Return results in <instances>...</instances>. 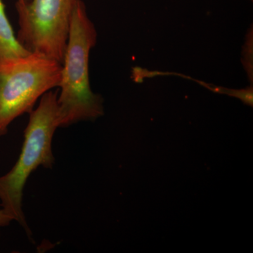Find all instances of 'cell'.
I'll list each match as a JSON object with an SVG mask.
<instances>
[{
	"instance_id": "cell-1",
	"label": "cell",
	"mask_w": 253,
	"mask_h": 253,
	"mask_svg": "<svg viewBox=\"0 0 253 253\" xmlns=\"http://www.w3.org/2000/svg\"><path fill=\"white\" fill-rule=\"evenodd\" d=\"M96 42L97 31L88 16L85 4L83 0H76L61 63L57 96L59 127L94 121L104 116V99L93 92L89 83V55Z\"/></svg>"
},
{
	"instance_id": "cell-2",
	"label": "cell",
	"mask_w": 253,
	"mask_h": 253,
	"mask_svg": "<svg viewBox=\"0 0 253 253\" xmlns=\"http://www.w3.org/2000/svg\"><path fill=\"white\" fill-rule=\"evenodd\" d=\"M57 96V92L48 91L41 98L38 107L29 113L18 160L9 172L0 176L1 208L30 238L32 233L23 210V191L28 178L38 168L54 166L53 138L59 127Z\"/></svg>"
},
{
	"instance_id": "cell-3",
	"label": "cell",
	"mask_w": 253,
	"mask_h": 253,
	"mask_svg": "<svg viewBox=\"0 0 253 253\" xmlns=\"http://www.w3.org/2000/svg\"><path fill=\"white\" fill-rule=\"evenodd\" d=\"M61 74V63L40 53L0 59V136L7 134L16 118L31 113L43 95L59 86Z\"/></svg>"
},
{
	"instance_id": "cell-4",
	"label": "cell",
	"mask_w": 253,
	"mask_h": 253,
	"mask_svg": "<svg viewBox=\"0 0 253 253\" xmlns=\"http://www.w3.org/2000/svg\"><path fill=\"white\" fill-rule=\"evenodd\" d=\"M76 0H31L16 3L18 41L28 51L62 63Z\"/></svg>"
},
{
	"instance_id": "cell-5",
	"label": "cell",
	"mask_w": 253,
	"mask_h": 253,
	"mask_svg": "<svg viewBox=\"0 0 253 253\" xmlns=\"http://www.w3.org/2000/svg\"><path fill=\"white\" fill-rule=\"evenodd\" d=\"M29 52L18 41L6 16L4 3L0 0V59L21 57Z\"/></svg>"
},
{
	"instance_id": "cell-6",
	"label": "cell",
	"mask_w": 253,
	"mask_h": 253,
	"mask_svg": "<svg viewBox=\"0 0 253 253\" xmlns=\"http://www.w3.org/2000/svg\"><path fill=\"white\" fill-rule=\"evenodd\" d=\"M199 83V84H202L205 87L213 92L226 94L229 96H232V97L237 98L241 100L244 104L248 105L251 107L253 106V84H251L244 89H234L224 87V86L213 85V84H208V83L201 81Z\"/></svg>"
},
{
	"instance_id": "cell-7",
	"label": "cell",
	"mask_w": 253,
	"mask_h": 253,
	"mask_svg": "<svg viewBox=\"0 0 253 253\" xmlns=\"http://www.w3.org/2000/svg\"><path fill=\"white\" fill-rule=\"evenodd\" d=\"M241 63L251 84H253V26L248 30L241 54Z\"/></svg>"
},
{
	"instance_id": "cell-8",
	"label": "cell",
	"mask_w": 253,
	"mask_h": 253,
	"mask_svg": "<svg viewBox=\"0 0 253 253\" xmlns=\"http://www.w3.org/2000/svg\"><path fill=\"white\" fill-rule=\"evenodd\" d=\"M11 221H13V219L5 212L2 208H0V229L9 226ZM0 236H1V232H0Z\"/></svg>"
},
{
	"instance_id": "cell-9",
	"label": "cell",
	"mask_w": 253,
	"mask_h": 253,
	"mask_svg": "<svg viewBox=\"0 0 253 253\" xmlns=\"http://www.w3.org/2000/svg\"><path fill=\"white\" fill-rule=\"evenodd\" d=\"M31 0H16V2L21 3V4H28Z\"/></svg>"
},
{
	"instance_id": "cell-10",
	"label": "cell",
	"mask_w": 253,
	"mask_h": 253,
	"mask_svg": "<svg viewBox=\"0 0 253 253\" xmlns=\"http://www.w3.org/2000/svg\"><path fill=\"white\" fill-rule=\"evenodd\" d=\"M251 1H253V0H251Z\"/></svg>"
}]
</instances>
